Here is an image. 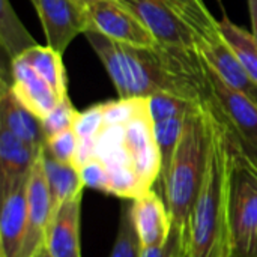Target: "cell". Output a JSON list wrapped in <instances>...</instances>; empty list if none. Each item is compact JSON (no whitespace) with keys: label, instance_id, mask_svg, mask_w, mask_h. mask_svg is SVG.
<instances>
[{"label":"cell","instance_id":"obj_1","mask_svg":"<svg viewBox=\"0 0 257 257\" xmlns=\"http://www.w3.org/2000/svg\"><path fill=\"white\" fill-rule=\"evenodd\" d=\"M87 42L108 72L120 99L151 98L166 92L190 101L208 95L205 59L197 50L157 44L136 47L87 30Z\"/></svg>","mask_w":257,"mask_h":257},{"label":"cell","instance_id":"obj_2","mask_svg":"<svg viewBox=\"0 0 257 257\" xmlns=\"http://www.w3.org/2000/svg\"><path fill=\"white\" fill-rule=\"evenodd\" d=\"M211 111L208 164L193 209L188 257H230L227 209L235 143L212 104Z\"/></svg>","mask_w":257,"mask_h":257},{"label":"cell","instance_id":"obj_3","mask_svg":"<svg viewBox=\"0 0 257 257\" xmlns=\"http://www.w3.org/2000/svg\"><path fill=\"white\" fill-rule=\"evenodd\" d=\"M211 119L212 111L206 95L188 108L169 170L157 184L170 212L172 227L182 236L188 250L193 209L208 164Z\"/></svg>","mask_w":257,"mask_h":257},{"label":"cell","instance_id":"obj_4","mask_svg":"<svg viewBox=\"0 0 257 257\" xmlns=\"http://www.w3.org/2000/svg\"><path fill=\"white\" fill-rule=\"evenodd\" d=\"M152 33L158 44L196 50L220 33L218 21L203 0H117Z\"/></svg>","mask_w":257,"mask_h":257},{"label":"cell","instance_id":"obj_5","mask_svg":"<svg viewBox=\"0 0 257 257\" xmlns=\"http://www.w3.org/2000/svg\"><path fill=\"white\" fill-rule=\"evenodd\" d=\"M230 257H257V164L235 145L229 181Z\"/></svg>","mask_w":257,"mask_h":257},{"label":"cell","instance_id":"obj_6","mask_svg":"<svg viewBox=\"0 0 257 257\" xmlns=\"http://www.w3.org/2000/svg\"><path fill=\"white\" fill-rule=\"evenodd\" d=\"M208 98L224 123L236 148L257 164V105L244 93L232 89L206 63Z\"/></svg>","mask_w":257,"mask_h":257},{"label":"cell","instance_id":"obj_7","mask_svg":"<svg viewBox=\"0 0 257 257\" xmlns=\"http://www.w3.org/2000/svg\"><path fill=\"white\" fill-rule=\"evenodd\" d=\"M122 143L145 191L155 188L161 173V158L149 110V98H145L137 113L123 123Z\"/></svg>","mask_w":257,"mask_h":257},{"label":"cell","instance_id":"obj_8","mask_svg":"<svg viewBox=\"0 0 257 257\" xmlns=\"http://www.w3.org/2000/svg\"><path fill=\"white\" fill-rule=\"evenodd\" d=\"M90 29L104 36L136 47H154L157 39L143 23L117 0H98L86 8Z\"/></svg>","mask_w":257,"mask_h":257},{"label":"cell","instance_id":"obj_9","mask_svg":"<svg viewBox=\"0 0 257 257\" xmlns=\"http://www.w3.org/2000/svg\"><path fill=\"white\" fill-rule=\"evenodd\" d=\"M41 20L47 45L63 54L68 45L90 29L86 6L74 0H30Z\"/></svg>","mask_w":257,"mask_h":257},{"label":"cell","instance_id":"obj_10","mask_svg":"<svg viewBox=\"0 0 257 257\" xmlns=\"http://www.w3.org/2000/svg\"><path fill=\"white\" fill-rule=\"evenodd\" d=\"M27 208H29V233L24 248V257H36L45 248V235L53 217V200L42 164V149L32 167L27 181Z\"/></svg>","mask_w":257,"mask_h":257},{"label":"cell","instance_id":"obj_11","mask_svg":"<svg viewBox=\"0 0 257 257\" xmlns=\"http://www.w3.org/2000/svg\"><path fill=\"white\" fill-rule=\"evenodd\" d=\"M27 181L0 193V257H24L29 233Z\"/></svg>","mask_w":257,"mask_h":257},{"label":"cell","instance_id":"obj_12","mask_svg":"<svg viewBox=\"0 0 257 257\" xmlns=\"http://www.w3.org/2000/svg\"><path fill=\"white\" fill-rule=\"evenodd\" d=\"M133 217L142 250L161 247L169 239L172 217L157 188L133 199Z\"/></svg>","mask_w":257,"mask_h":257},{"label":"cell","instance_id":"obj_13","mask_svg":"<svg viewBox=\"0 0 257 257\" xmlns=\"http://www.w3.org/2000/svg\"><path fill=\"white\" fill-rule=\"evenodd\" d=\"M81 203L83 193L66 200L53 212L45 235V250L50 257H81Z\"/></svg>","mask_w":257,"mask_h":257},{"label":"cell","instance_id":"obj_14","mask_svg":"<svg viewBox=\"0 0 257 257\" xmlns=\"http://www.w3.org/2000/svg\"><path fill=\"white\" fill-rule=\"evenodd\" d=\"M196 50L206 60V63L223 78L226 84L248 96L257 105L256 81L248 75L242 63L238 60L236 54L226 42L221 32L200 42Z\"/></svg>","mask_w":257,"mask_h":257},{"label":"cell","instance_id":"obj_15","mask_svg":"<svg viewBox=\"0 0 257 257\" xmlns=\"http://www.w3.org/2000/svg\"><path fill=\"white\" fill-rule=\"evenodd\" d=\"M11 90L38 119H44L60 101L53 87L21 57L11 68Z\"/></svg>","mask_w":257,"mask_h":257},{"label":"cell","instance_id":"obj_16","mask_svg":"<svg viewBox=\"0 0 257 257\" xmlns=\"http://www.w3.org/2000/svg\"><path fill=\"white\" fill-rule=\"evenodd\" d=\"M39 152L0 125V193L29 179Z\"/></svg>","mask_w":257,"mask_h":257},{"label":"cell","instance_id":"obj_17","mask_svg":"<svg viewBox=\"0 0 257 257\" xmlns=\"http://www.w3.org/2000/svg\"><path fill=\"white\" fill-rule=\"evenodd\" d=\"M0 125L36 151L45 145V134L41 119L30 113L14 95L11 86L0 81Z\"/></svg>","mask_w":257,"mask_h":257},{"label":"cell","instance_id":"obj_18","mask_svg":"<svg viewBox=\"0 0 257 257\" xmlns=\"http://www.w3.org/2000/svg\"><path fill=\"white\" fill-rule=\"evenodd\" d=\"M38 42L27 32L9 0H0V48H2V81L11 86V68L15 59Z\"/></svg>","mask_w":257,"mask_h":257},{"label":"cell","instance_id":"obj_19","mask_svg":"<svg viewBox=\"0 0 257 257\" xmlns=\"http://www.w3.org/2000/svg\"><path fill=\"white\" fill-rule=\"evenodd\" d=\"M42 164L45 178L48 182L53 212L66 200L75 197L80 193H84V184L80 176V170L75 164H66L50 157L42 148Z\"/></svg>","mask_w":257,"mask_h":257},{"label":"cell","instance_id":"obj_20","mask_svg":"<svg viewBox=\"0 0 257 257\" xmlns=\"http://www.w3.org/2000/svg\"><path fill=\"white\" fill-rule=\"evenodd\" d=\"M60 53H57L50 45H35L27 50L20 57L24 59L57 93L60 99L68 95L66 86V71L63 66Z\"/></svg>","mask_w":257,"mask_h":257},{"label":"cell","instance_id":"obj_21","mask_svg":"<svg viewBox=\"0 0 257 257\" xmlns=\"http://www.w3.org/2000/svg\"><path fill=\"white\" fill-rule=\"evenodd\" d=\"M218 26L223 38L257 84V42L253 33H248L245 29L235 24L226 12L218 21Z\"/></svg>","mask_w":257,"mask_h":257},{"label":"cell","instance_id":"obj_22","mask_svg":"<svg viewBox=\"0 0 257 257\" xmlns=\"http://www.w3.org/2000/svg\"><path fill=\"white\" fill-rule=\"evenodd\" d=\"M142 245L133 217V200H123L120 206L119 227L108 257H140Z\"/></svg>","mask_w":257,"mask_h":257},{"label":"cell","instance_id":"obj_23","mask_svg":"<svg viewBox=\"0 0 257 257\" xmlns=\"http://www.w3.org/2000/svg\"><path fill=\"white\" fill-rule=\"evenodd\" d=\"M185 116H173V117H167V119L154 122L155 137H157V143H158V149H160V158H161L160 179L169 170V166L172 163L175 149L178 146L182 128H184Z\"/></svg>","mask_w":257,"mask_h":257},{"label":"cell","instance_id":"obj_24","mask_svg":"<svg viewBox=\"0 0 257 257\" xmlns=\"http://www.w3.org/2000/svg\"><path fill=\"white\" fill-rule=\"evenodd\" d=\"M78 145H80V139L77 133L74 131V128H69L62 133L47 137L44 149L50 157H53L54 160L60 163L75 164Z\"/></svg>","mask_w":257,"mask_h":257},{"label":"cell","instance_id":"obj_25","mask_svg":"<svg viewBox=\"0 0 257 257\" xmlns=\"http://www.w3.org/2000/svg\"><path fill=\"white\" fill-rule=\"evenodd\" d=\"M197 101H190L173 93H157L149 98V110L152 120H163L173 116H185L188 108Z\"/></svg>","mask_w":257,"mask_h":257},{"label":"cell","instance_id":"obj_26","mask_svg":"<svg viewBox=\"0 0 257 257\" xmlns=\"http://www.w3.org/2000/svg\"><path fill=\"white\" fill-rule=\"evenodd\" d=\"M78 110H75V107L72 105L69 96L66 95L63 99L59 101V104L41 120L42 122V128H44V134L45 137L54 136L57 133H62L65 130H69L74 126L75 119L78 116Z\"/></svg>","mask_w":257,"mask_h":257},{"label":"cell","instance_id":"obj_27","mask_svg":"<svg viewBox=\"0 0 257 257\" xmlns=\"http://www.w3.org/2000/svg\"><path fill=\"white\" fill-rule=\"evenodd\" d=\"M72 128L77 133L80 140H95L96 136L104 128L102 104L93 105V107L87 108L86 111H80Z\"/></svg>","mask_w":257,"mask_h":257},{"label":"cell","instance_id":"obj_28","mask_svg":"<svg viewBox=\"0 0 257 257\" xmlns=\"http://www.w3.org/2000/svg\"><path fill=\"white\" fill-rule=\"evenodd\" d=\"M78 170H80V176H81V181L86 188L108 194L110 178H108L107 167L101 158L93 157V158L87 160L86 163H83L78 167Z\"/></svg>","mask_w":257,"mask_h":257},{"label":"cell","instance_id":"obj_29","mask_svg":"<svg viewBox=\"0 0 257 257\" xmlns=\"http://www.w3.org/2000/svg\"><path fill=\"white\" fill-rule=\"evenodd\" d=\"M140 257H188V245L182 236L172 227L169 239L157 248L142 250Z\"/></svg>","mask_w":257,"mask_h":257},{"label":"cell","instance_id":"obj_30","mask_svg":"<svg viewBox=\"0 0 257 257\" xmlns=\"http://www.w3.org/2000/svg\"><path fill=\"white\" fill-rule=\"evenodd\" d=\"M247 3H248L250 18H251V26H253V36L257 42V0H247Z\"/></svg>","mask_w":257,"mask_h":257},{"label":"cell","instance_id":"obj_31","mask_svg":"<svg viewBox=\"0 0 257 257\" xmlns=\"http://www.w3.org/2000/svg\"><path fill=\"white\" fill-rule=\"evenodd\" d=\"M74 2H77V3H80V5H83V6H89V5H92V3H95V2H98V0H74Z\"/></svg>","mask_w":257,"mask_h":257},{"label":"cell","instance_id":"obj_32","mask_svg":"<svg viewBox=\"0 0 257 257\" xmlns=\"http://www.w3.org/2000/svg\"><path fill=\"white\" fill-rule=\"evenodd\" d=\"M36 257H50L48 256V253H47V250L45 248H42L38 254H36Z\"/></svg>","mask_w":257,"mask_h":257}]
</instances>
